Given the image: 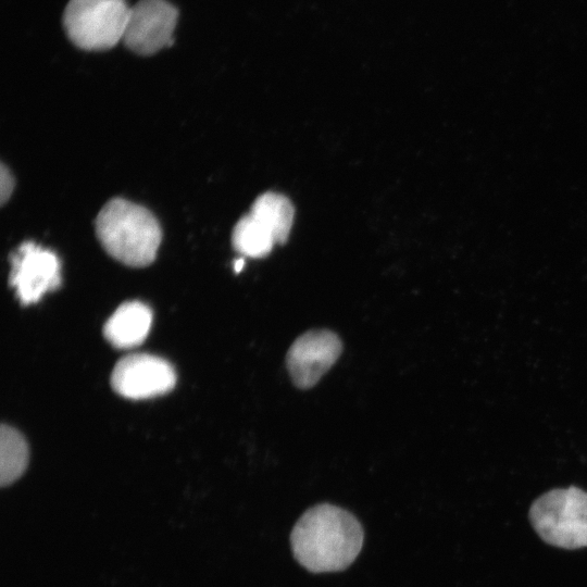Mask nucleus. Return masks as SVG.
<instances>
[{
    "label": "nucleus",
    "mask_w": 587,
    "mask_h": 587,
    "mask_svg": "<svg viewBox=\"0 0 587 587\" xmlns=\"http://www.w3.org/2000/svg\"><path fill=\"white\" fill-rule=\"evenodd\" d=\"M28 448L23 435L15 428L2 425L0 430V483L9 486L25 472Z\"/></svg>",
    "instance_id": "obj_11"
},
{
    "label": "nucleus",
    "mask_w": 587,
    "mask_h": 587,
    "mask_svg": "<svg viewBox=\"0 0 587 587\" xmlns=\"http://www.w3.org/2000/svg\"><path fill=\"white\" fill-rule=\"evenodd\" d=\"M232 241L236 251L251 258L267 255L276 243L271 233L250 213L235 225Z\"/></svg>",
    "instance_id": "obj_12"
},
{
    "label": "nucleus",
    "mask_w": 587,
    "mask_h": 587,
    "mask_svg": "<svg viewBox=\"0 0 587 587\" xmlns=\"http://www.w3.org/2000/svg\"><path fill=\"white\" fill-rule=\"evenodd\" d=\"M0 187L1 203L3 204L10 198L14 188L13 176L3 164L1 165L0 171Z\"/></svg>",
    "instance_id": "obj_13"
},
{
    "label": "nucleus",
    "mask_w": 587,
    "mask_h": 587,
    "mask_svg": "<svg viewBox=\"0 0 587 587\" xmlns=\"http://www.w3.org/2000/svg\"><path fill=\"white\" fill-rule=\"evenodd\" d=\"M176 383L173 366L164 359L134 353L122 358L113 369L111 385L120 396L133 400L168 392Z\"/></svg>",
    "instance_id": "obj_8"
},
{
    "label": "nucleus",
    "mask_w": 587,
    "mask_h": 587,
    "mask_svg": "<svg viewBox=\"0 0 587 587\" xmlns=\"http://www.w3.org/2000/svg\"><path fill=\"white\" fill-rule=\"evenodd\" d=\"M233 265H234V271L236 273H239L245 266V260L242 258H239V259L234 261Z\"/></svg>",
    "instance_id": "obj_14"
},
{
    "label": "nucleus",
    "mask_w": 587,
    "mask_h": 587,
    "mask_svg": "<svg viewBox=\"0 0 587 587\" xmlns=\"http://www.w3.org/2000/svg\"><path fill=\"white\" fill-rule=\"evenodd\" d=\"M152 324L151 309L140 301L121 304L103 327L105 339L117 349L139 346L148 336Z\"/></svg>",
    "instance_id": "obj_9"
},
{
    "label": "nucleus",
    "mask_w": 587,
    "mask_h": 587,
    "mask_svg": "<svg viewBox=\"0 0 587 587\" xmlns=\"http://www.w3.org/2000/svg\"><path fill=\"white\" fill-rule=\"evenodd\" d=\"M290 542L295 558L307 570L335 572L357 558L363 529L350 512L323 503L304 512L291 532Z\"/></svg>",
    "instance_id": "obj_1"
},
{
    "label": "nucleus",
    "mask_w": 587,
    "mask_h": 587,
    "mask_svg": "<svg viewBox=\"0 0 587 587\" xmlns=\"http://www.w3.org/2000/svg\"><path fill=\"white\" fill-rule=\"evenodd\" d=\"M341 351L340 338L329 329L303 333L286 354V366L292 384L299 389L314 387L336 363Z\"/></svg>",
    "instance_id": "obj_7"
},
{
    "label": "nucleus",
    "mask_w": 587,
    "mask_h": 587,
    "mask_svg": "<svg viewBox=\"0 0 587 587\" xmlns=\"http://www.w3.org/2000/svg\"><path fill=\"white\" fill-rule=\"evenodd\" d=\"M273 236L276 243L287 240L294 222V207L290 200L277 192L259 196L249 212Z\"/></svg>",
    "instance_id": "obj_10"
},
{
    "label": "nucleus",
    "mask_w": 587,
    "mask_h": 587,
    "mask_svg": "<svg viewBox=\"0 0 587 587\" xmlns=\"http://www.w3.org/2000/svg\"><path fill=\"white\" fill-rule=\"evenodd\" d=\"M529 521L551 546L570 550L587 547V492L576 486L549 490L530 505Z\"/></svg>",
    "instance_id": "obj_3"
},
{
    "label": "nucleus",
    "mask_w": 587,
    "mask_h": 587,
    "mask_svg": "<svg viewBox=\"0 0 587 587\" xmlns=\"http://www.w3.org/2000/svg\"><path fill=\"white\" fill-rule=\"evenodd\" d=\"M177 17L166 0H139L129 8L123 41L137 54H153L173 43Z\"/></svg>",
    "instance_id": "obj_6"
},
{
    "label": "nucleus",
    "mask_w": 587,
    "mask_h": 587,
    "mask_svg": "<svg viewBox=\"0 0 587 587\" xmlns=\"http://www.w3.org/2000/svg\"><path fill=\"white\" fill-rule=\"evenodd\" d=\"M126 0H70L63 13L68 39L87 51H103L123 40L129 13Z\"/></svg>",
    "instance_id": "obj_4"
},
{
    "label": "nucleus",
    "mask_w": 587,
    "mask_h": 587,
    "mask_svg": "<svg viewBox=\"0 0 587 587\" xmlns=\"http://www.w3.org/2000/svg\"><path fill=\"white\" fill-rule=\"evenodd\" d=\"M96 234L112 258L135 267L154 261L162 238L159 222L149 210L121 198L100 210Z\"/></svg>",
    "instance_id": "obj_2"
},
{
    "label": "nucleus",
    "mask_w": 587,
    "mask_h": 587,
    "mask_svg": "<svg viewBox=\"0 0 587 587\" xmlns=\"http://www.w3.org/2000/svg\"><path fill=\"white\" fill-rule=\"evenodd\" d=\"M10 261V284L23 305L38 302L47 292L61 285V263L58 255L34 241H25L18 246Z\"/></svg>",
    "instance_id": "obj_5"
}]
</instances>
